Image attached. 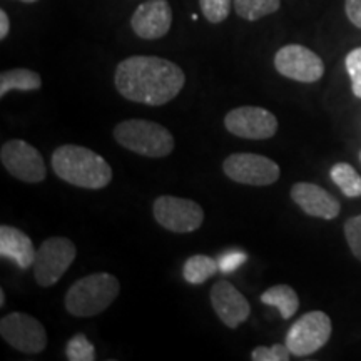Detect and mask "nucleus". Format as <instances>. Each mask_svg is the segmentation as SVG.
<instances>
[{
	"label": "nucleus",
	"instance_id": "nucleus-1",
	"mask_svg": "<svg viewBox=\"0 0 361 361\" xmlns=\"http://www.w3.org/2000/svg\"><path fill=\"white\" fill-rule=\"evenodd\" d=\"M186 84V74L173 61L157 56H133L116 67L117 92L130 102L164 106Z\"/></svg>",
	"mask_w": 361,
	"mask_h": 361
},
{
	"label": "nucleus",
	"instance_id": "nucleus-2",
	"mask_svg": "<svg viewBox=\"0 0 361 361\" xmlns=\"http://www.w3.org/2000/svg\"><path fill=\"white\" fill-rule=\"evenodd\" d=\"M51 166L61 180L82 189H104L112 180L111 164L92 149L64 144L52 152Z\"/></svg>",
	"mask_w": 361,
	"mask_h": 361
},
{
	"label": "nucleus",
	"instance_id": "nucleus-3",
	"mask_svg": "<svg viewBox=\"0 0 361 361\" xmlns=\"http://www.w3.org/2000/svg\"><path fill=\"white\" fill-rule=\"evenodd\" d=\"M121 293V283L111 273H92L80 278L67 290L64 306L78 318H92L106 311Z\"/></svg>",
	"mask_w": 361,
	"mask_h": 361
},
{
	"label": "nucleus",
	"instance_id": "nucleus-4",
	"mask_svg": "<svg viewBox=\"0 0 361 361\" xmlns=\"http://www.w3.org/2000/svg\"><path fill=\"white\" fill-rule=\"evenodd\" d=\"M112 135L119 146L144 157H166L174 151L176 146L171 130L154 121H123L116 126Z\"/></svg>",
	"mask_w": 361,
	"mask_h": 361
},
{
	"label": "nucleus",
	"instance_id": "nucleus-5",
	"mask_svg": "<svg viewBox=\"0 0 361 361\" xmlns=\"http://www.w3.org/2000/svg\"><path fill=\"white\" fill-rule=\"evenodd\" d=\"M78 256L69 238L52 236L40 245L34 261V278L40 288H51L67 273Z\"/></svg>",
	"mask_w": 361,
	"mask_h": 361
},
{
	"label": "nucleus",
	"instance_id": "nucleus-6",
	"mask_svg": "<svg viewBox=\"0 0 361 361\" xmlns=\"http://www.w3.org/2000/svg\"><path fill=\"white\" fill-rule=\"evenodd\" d=\"M157 224L176 234L194 233L204 223V209L196 201L178 196H159L152 204Z\"/></svg>",
	"mask_w": 361,
	"mask_h": 361
},
{
	"label": "nucleus",
	"instance_id": "nucleus-7",
	"mask_svg": "<svg viewBox=\"0 0 361 361\" xmlns=\"http://www.w3.org/2000/svg\"><path fill=\"white\" fill-rule=\"evenodd\" d=\"M333 331L331 318L324 311H310L286 333V345L295 356H308L322 350Z\"/></svg>",
	"mask_w": 361,
	"mask_h": 361
},
{
	"label": "nucleus",
	"instance_id": "nucleus-8",
	"mask_svg": "<svg viewBox=\"0 0 361 361\" xmlns=\"http://www.w3.org/2000/svg\"><path fill=\"white\" fill-rule=\"evenodd\" d=\"M0 336L13 350L27 355L42 353L47 346L44 324L27 313L13 311L0 319Z\"/></svg>",
	"mask_w": 361,
	"mask_h": 361
},
{
	"label": "nucleus",
	"instance_id": "nucleus-9",
	"mask_svg": "<svg viewBox=\"0 0 361 361\" xmlns=\"http://www.w3.org/2000/svg\"><path fill=\"white\" fill-rule=\"evenodd\" d=\"M223 173L238 184L271 186L279 179L281 169L269 157L252 152H236L223 161Z\"/></svg>",
	"mask_w": 361,
	"mask_h": 361
},
{
	"label": "nucleus",
	"instance_id": "nucleus-10",
	"mask_svg": "<svg viewBox=\"0 0 361 361\" xmlns=\"http://www.w3.org/2000/svg\"><path fill=\"white\" fill-rule=\"evenodd\" d=\"M0 161L8 174L24 183L39 184L47 178V168L40 151L22 139H12L4 144Z\"/></svg>",
	"mask_w": 361,
	"mask_h": 361
},
{
	"label": "nucleus",
	"instance_id": "nucleus-11",
	"mask_svg": "<svg viewBox=\"0 0 361 361\" xmlns=\"http://www.w3.org/2000/svg\"><path fill=\"white\" fill-rule=\"evenodd\" d=\"M274 69L286 79L313 84L323 78L324 62L318 54L305 45L288 44L274 56Z\"/></svg>",
	"mask_w": 361,
	"mask_h": 361
},
{
	"label": "nucleus",
	"instance_id": "nucleus-12",
	"mask_svg": "<svg viewBox=\"0 0 361 361\" xmlns=\"http://www.w3.org/2000/svg\"><path fill=\"white\" fill-rule=\"evenodd\" d=\"M224 128L236 137L264 141L278 133V119L264 107L241 106L224 116Z\"/></svg>",
	"mask_w": 361,
	"mask_h": 361
},
{
	"label": "nucleus",
	"instance_id": "nucleus-13",
	"mask_svg": "<svg viewBox=\"0 0 361 361\" xmlns=\"http://www.w3.org/2000/svg\"><path fill=\"white\" fill-rule=\"evenodd\" d=\"M173 25V8L168 0H146L130 17V29L144 40L164 37Z\"/></svg>",
	"mask_w": 361,
	"mask_h": 361
},
{
	"label": "nucleus",
	"instance_id": "nucleus-14",
	"mask_svg": "<svg viewBox=\"0 0 361 361\" xmlns=\"http://www.w3.org/2000/svg\"><path fill=\"white\" fill-rule=\"evenodd\" d=\"M209 300L221 323H224L228 328L236 329L239 324L247 322L250 318L251 306L247 303L246 296L226 279H221L211 288Z\"/></svg>",
	"mask_w": 361,
	"mask_h": 361
},
{
	"label": "nucleus",
	"instance_id": "nucleus-15",
	"mask_svg": "<svg viewBox=\"0 0 361 361\" xmlns=\"http://www.w3.org/2000/svg\"><path fill=\"white\" fill-rule=\"evenodd\" d=\"M290 196L303 213L313 218L329 221L340 216V201L314 183H296L291 188Z\"/></svg>",
	"mask_w": 361,
	"mask_h": 361
},
{
	"label": "nucleus",
	"instance_id": "nucleus-16",
	"mask_svg": "<svg viewBox=\"0 0 361 361\" xmlns=\"http://www.w3.org/2000/svg\"><path fill=\"white\" fill-rule=\"evenodd\" d=\"M37 250H34L32 239L19 228L2 224L0 226V256L12 259L20 269L34 266Z\"/></svg>",
	"mask_w": 361,
	"mask_h": 361
},
{
	"label": "nucleus",
	"instance_id": "nucleus-17",
	"mask_svg": "<svg viewBox=\"0 0 361 361\" xmlns=\"http://www.w3.org/2000/svg\"><path fill=\"white\" fill-rule=\"evenodd\" d=\"M261 303L278 308L283 319H290L300 310V296L290 284H276L261 295Z\"/></svg>",
	"mask_w": 361,
	"mask_h": 361
},
{
	"label": "nucleus",
	"instance_id": "nucleus-18",
	"mask_svg": "<svg viewBox=\"0 0 361 361\" xmlns=\"http://www.w3.org/2000/svg\"><path fill=\"white\" fill-rule=\"evenodd\" d=\"M42 87V78L35 71L24 69H11L4 71L0 74V97H6L11 90H22V92H29V90H39Z\"/></svg>",
	"mask_w": 361,
	"mask_h": 361
},
{
	"label": "nucleus",
	"instance_id": "nucleus-19",
	"mask_svg": "<svg viewBox=\"0 0 361 361\" xmlns=\"http://www.w3.org/2000/svg\"><path fill=\"white\" fill-rule=\"evenodd\" d=\"M219 271V261L206 255H194L183 266V276L189 284H202Z\"/></svg>",
	"mask_w": 361,
	"mask_h": 361
},
{
	"label": "nucleus",
	"instance_id": "nucleus-20",
	"mask_svg": "<svg viewBox=\"0 0 361 361\" xmlns=\"http://www.w3.org/2000/svg\"><path fill=\"white\" fill-rule=\"evenodd\" d=\"M329 178L341 192L348 197H360L361 196V176L356 173L353 166L348 162H338L329 171Z\"/></svg>",
	"mask_w": 361,
	"mask_h": 361
},
{
	"label": "nucleus",
	"instance_id": "nucleus-21",
	"mask_svg": "<svg viewBox=\"0 0 361 361\" xmlns=\"http://www.w3.org/2000/svg\"><path fill=\"white\" fill-rule=\"evenodd\" d=\"M281 0H234V11L241 19L256 22L279 11Z\"/></svg>",
	"mask_w": 361,
	"mask_h": 361
},
{
	"label": "nucleus",
	"instance_id": "nucleus-22",
	"mask_svg": "<svg viewBox=\"0 0 361 361\" xmlns=\"http://www.w3.org/2000/svg\"><path fill=\"white\" fill-rule=\"evenodd\" d=\"M66 356L69 361H94L96 360V348L82 333H78L67 341Z\"/></svg>",
	"mask_w": 361,
	"mask_h": 361
},
{
	"label": "nucleus",
	"instance_id": "nucleus-23",
	"mask_svg": "<svg viewBox=\"0 0 361 361\" xmlns=\"http://www.w3.org/2000/svg\"><path fill=\"white\" fill-rule=\"evenodd\" d=\"M200 7L207 22L221 24L231 13L233 0H200Z\"/></svg>",
	"mask_w": 361,
	"mask_h": 361
},
{
	"label": "nucleus",
	"instance_id": "nucleus-24",
	"mask_svg": "<svg viewBox=\"0 0 361 361\" xmlns=\"http://www.w3.org/2000/svg\"><path fill=\"white\" fill-rule=\"evenodd\" d=\"M291 351L286 343H276L273 346H256L251 351L252 361H288L291 358Z\"/></svg>",
	"mask_w": 361,
	"mask_h": 361
},
{
	"label": "nucleus",
	"instance_id": "nucleus-25",
	"mask_svg": "<svg viewBox=\"0 0 361 361\" xmlns=\"http://www.w3.org/2000/svg\"><path fill=\"white\" fill-rule=\"evenodd\" d=\"M346 71L351 79V90L358 99H361V47H356L345 59Z\"/></svg>",
	"mask_w": 361,
	"mask_h": 361
},
{
	"label": "nucleus",
	"instance_id": "nucleus-26",
	"mask_svg": "<svg viewBox=\"0 0 361 361\" xmlns=\"http://www.w3.org/2000/svg\"><path fill=\"white\" fill-rule=\"evenodd\" d=\"M345 238L350 251L358 261H361V214L350 218L345 223Z\"/></svg>",
	"mask_w": 361,
	"mask_h": 361
},
{
	"label": "nucleus",
	"instance_id": "nucleus-27",
	"mask_svg": "<svg viewBox=\"0 0 361 361\" xmlns=\"http://www.w3.org/2000/svg\"><path fill=\"white\" fill-rule=\"evenodd\" d=\"M246 259H247V255H246V252H243V251L234 250V251L224 252V255L218 259L219 261V271H221V273H224V274L233 273V271L238 269L239 266L245 263Z\"/></svg>",
	"mask_w": 361,
	"mask_h": 361
},
{
	"label": "nucleus",
	"instance_id": "nucleus-28",
	"mask_svg": "<svg viewBox=\"0 0 361 361\" xmlns=\"http://www.w3.org/2000/svg\"><path fill=\"white\" fill-rule=\"evenodd\" d=\"M345 12L351 24L361 29V0H345Z\"/></svg>",
	"mask_w": 361,
	"mask_h": 361
},
{
	"label": "nucleus",
	"instance_id": "nucleus-29",
	"mask_svg": "<svg viewBox=\"0 0 361 361\" xmlns=\"http://www.w3.org/2000/svg\"><path fill=\"white\" fill-rule=\"evenodd\" d=\"M8 32H11V19H8L7 12L0 11V40H6Z\"/></svg>",
	"mask_w": 361,
	"mask_h": 361
},
{
	"label": "nucleus",
	"instance_id": "nucleus-30",
	"mask_svg": "<svg viewBox=\"0 0 361 361\" xmlns=\"http://www.w3.org/2000/svg\"><path fill=\"white\" fill-rule=\"evenodd\" d=\"M6 305V291L0 290V306Z\"/></svg>",
	"mask_w": 361,
	"mask_h": 361
},
{
	"label": "nucleus",
	"instance_id": "nucleus-31",
	"mask_svg": "<svg viewBox=\"0 0 361 361\" xmlns=\"http://www.w3.org/2000/svg\"><path fill=\"white\" fill-rule=\"evenodd\" d=\"M19 2H24V4H34V2H37V0H19Z\"/></svg>",
	"mask_w": 361,
	"mask_h": 361
},
{
	"label": "nucleus",
	"instance_id": "nucleus-32",
	"mask_svg": "<svg viewBox=\"0 0 361 361\" xmlns=\"http://www.w3.org/2000/svg\"><path fill=\"white\" fill-rule=\"evenodd\" d=\"M360 157H361V154H360Z\"/></svg>",
	"mask_w": 361,
	"mask_h": 361
}]
</instances>
